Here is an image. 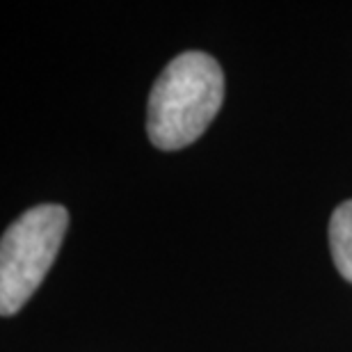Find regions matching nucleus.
Instances as JSON below:
<instances>
[{"instance_id": "nucleus-1", "label": "nucleus", "mask_w": 352, "mask_h": 352, "mask_svg": "<svg viewBox=\"0 0 352 352\" xmlns=\"http://www.w3.org/2000/svg\"><path fill=\"white\" fill-rule=\"evenodd\" d=\"M224 101V74L215 58L188 51L174 58L153 82L146 133L156 149L179 151L197 142Z\"/></svg>"}, {"instance_id": "nucleus-2", "label": "nucleus", "mask_w": 352, "mask_h": 352, "mask_svg": "<svg viewBox=\"0 0 352 352\" xmlns=\"http://www.w3.org/2000/svg\"><path fill=\"white\" fill-rule=\"evenodd\" d=\"M69 213L58 204L25 210L0 243V311L14 316L25 307L58 256L67 236Z\"/></svg>"}, {"instance_id": "nucleus-3", "label": "nucleus", "mask_w": 352, "mask_h": 352, "mask_svg": "<svg viewBox=\"0 0 352 352\" xmlns=\"http://www.w3.org/2000/svg\"><path fill=\"white\" fill-rule=\"evenodd\" d=\"M329 250L339 274L352 284V199L343 201L329 220Z\"/></svg>"}]
</instances>
